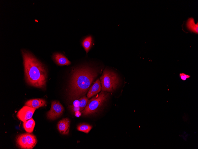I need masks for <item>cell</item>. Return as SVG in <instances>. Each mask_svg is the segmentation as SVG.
Segmentation results:
<instances>
[{"label":"cell","mask_w":198,"mask_h":149,"mask_svg":"<svg viewBox=\"0 0 198 149\" xmlns=\"http://www.w3.org/2000/svg\"><path fill=\"white\" fill-rule=\"evenodd\" d=\"M35 124V121L31 118L30 119L23 122V126L24 129L27 132L31 133L33 131Z\"/></svg>","instance_id":"obj_14"},{"label":"cell","mask_w":198,"mask_h":149,"mask_svg":"<svg viewBox=\"0 0 198 149\" xmlns=\"http://www.w3.org/2000/svg\"><path fill=\"white\" fill-rule=\"evenodd\" d=\"M98 72L96 69L88 66L73 70L69 86V99L75 100L85 95Z\"/></svg>","instance_id":"obj_1"},{"label":"cell","mask_w":198,"mask_h":149,"mask_svg":"<svg viewBox=\"0 0 198 149\" xmlns=\"http://www.w3.org/2000/svg\"><path fill=\"white\" fill-rule=\"evenodd\" d=\"M21 53L26 83L35 87L45 89L47 74L44 65L28 51L22 50Z\"/></svg>","instance_id":"obj_2"},{"label":"cell","mask_w":198,"mask_h":149,"mask_svg":"<svg viewBox=\"0 0 198 149\" xmlns=\"http://www.w3.org/2000/svg\"><path fill=\"white\" fill-rule=\"evenodd\" d=\"M109 96V93L102 91L99 94L88 100L84 109L81 112L84 116L98 112L103 106Z\"/></svg>","instance_id":"obj_3"},{"label":"cell","mask_w":198,"mask_h":149,"mask_svg":"<svg viewBox=\"0 0 198 149\" xmlns=\"http://www.w3.org/2000/svg\"><path fill=\"white\" fill-rule=\"evenodd\" d=\"M16 141L17 146L20 148L28 149L25 133L18 135L17 137Z\"/></svg>","instance_id":"obj_11"},{"label":"cell","mask_w":198,"mask_h":149,"mask_svg":"<svg viewBox=\"0 0 198 149\" xmlns=\"http://www.w3.org/2000/svg\"><path fill=\"white\" fill-rule=\"evenodd\" d=\"M52 57L55 63L58 65H68L71 64V62L61 53H55L53 54Z\"/></svg>","instance_id":"obj_8"},{"label":"cell","mask_w":198,"mask_h":149,"mask_svg":"<svg viewBox=\"0 0 198 149\" xmlns=\"http://www.w3.org/2000/svg\"><path fill=\"white\" fill-rule=\"evenodd\" d=\"M64 110L63 106L59 101H52L50 109L47 113V118L51 120L58 118L63 114Z\"/></svg>","instance_id":"obj_5"},{"label":"cell","mask_w":198,"mask_h":149,"mask_svg":"<svg viewBox=\"0 0 198 149\" xmlns=\"http://www.w3.org/2000/svg\"><path fill=\"white\" fill-rule=\"evenodd\" d=\"M179 76L181 79L183 81H185L187 79L190 78L191 77L190 76L184 73H180Z\"/></svg>","instance_id":"obj_19"},{"label":"cell","mask_w":198,"mask_h":149,"mask_svg":"<svg viewBox=\"0 0 198 149\" xmlns=\"http://www.w3.org/2000/svg\"><path fill=\"white\" fill-rule=\"evenodd\" d=\"M79 107L80 108V111H83L86 106L88 101V98L85 95L81 97L79 99Z\"/></svg>","instance_id":"obj_17"},{"label":"cell","mask_w":198,"mask_h":149,"mask_svg":"<svg viewBox=\"0 0 198 149\" xmlns=\"http://www.w3.org/2000/svg\"><path fill=\"white\" fill-rule=\"evenodd\" d=\"M92 128V126L89 124L82 123L78 125L77 127V130L86 133H88Z\"/></svg>","instance_id":"obj_16"},{"label":"cell","mask_w":198,"mask_h":149,"mask_svg":"<svg viewBox=\"0 0 198 149\" xmlns=\"http://www.w3.org/2000/svg\"><path fill=\"white\" fill-rule=\"evenodd\" d=\"M93 41V37L91 35H89L86 37L83 40L82 45L87 54L91 48Z\"/></svg>","instance_id":"obj_12"},{"label":"cell","mask_w":198,"mask_h":149,"mask_svg":"<svg viewBox=\"0 0 198 149\" xmlns=\"http://www.w3.org/2000/svg\"><path fill=\"white\" fill-rule=\"evenodd\" d=\"M28 149H32L37 143V140L36 137L33 134L28 133H25Z\"/></svg>","instance_id":"obj_13"},{"label":"cell","mask_w":198,"mask_h":149,"mask_svg":"<svg viewBox=\"0 0 198 149\" xmlns=\"http://www.w3.org/2000/svg\"><path fill=\"white\" fill-rule=\"evenodd\" d=\"M102 90L100 80L98 79L89 90L87 97L89 99L98 94Z\"/></svg>","instance_id":"obj_9"},{"label":"cell","mask_w":198,"mask_h":149,"mask_svg":"<svg viewBox=\"0 0 198 149\" xmlns=\"http://www.w3.org/2000/svg\"><path fill=\"white\" fill-rule=\"evenodd\" d=\"M70 122L68 118H64L60 120L57 124L60 133L63 135L68 134L69 131Z\"/></svg>","instance_id":"obj_7"},{"label":"cell","mask_w":198,"mask_h":149,"mask_svg":"<svg viewBox=\"0 0 198 149\" xmlns=\"http://www.w3.org/2000/svg\"><path fill=\"white\" fill-rule=\"evenodd\" d=\"M102 90L107 92H112L115 90L119 84L118 75L114 72L105 69L100 77Z\"/></svg>","instance_id":"obj_4"},{"label":"cell","mask_w":198,"mask_h":149,"mask_svg":"<svg viewBox=\"0 0 198 149\" xmlns=\"http://www.w3.org/2000/svg\"><path fill=\"white\" fill-rule=\"evenodd\" d=\"M75 115L77 117H79L81 115V112L80 111H78V113H77V112H75Z\"/></svg>","instance_id":"obj_20"},{"label":"cell","mask_w":198,"mask_h":149,"mask_svg":"<svg viewBox=\"0 0 198 149\" xmlns=\"http://www.w3.org/2000/svg\"><path fill=\"white\" fill-rule=\"evenodd\" d=\"M186 26L189 29L197 33L198 32V25L195 24L194 20L193 18H190L188 19L186 23Z\"/></svg>","instance_id":"obj_15"},{"label":"cell","mask_w":198,"mask_h":149,"mask_svg":"<svg viewBox=\"0 0 198 149\" xmlns=\"http://www.w3.org/2000/svg\"><path fill=\"white\" fill-rule=\"evenodd\" d=\"M36 109L25 105L18 112L17 114V118L23 122L31 118Z\"/></svg>","instance_id":"obj_6"},{"label":"cell","mask_w":198,"mask_h":149,"mask_svg":"<svg viewBox=\"0 0 198 149\" xmlns=\"http://www.w3.org/2000/svg\"><path fill=\"white\" fill-rule=\"evenodd\" d=\"M79 99L75 100L73 102L72 105L69 106V108L75 107L77 108L79 107Z\"/></svg>","instance_id":"obj_18"},{"label":"cell","mask_w":198,"mask_h":149,"mask_svg":"<svg viewBox=\"0 0 198 149\" xmlns=\"http://www.w3.org/2000/svg\"><path fill=\"white\" fill-rule=\"evenodd\" d=\"M46 103V100L42 98H36L30 99L27 101L25 105L36 109L45 105Z\"/></svg>","instance_id":"obj_10"}]
</instances>
